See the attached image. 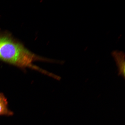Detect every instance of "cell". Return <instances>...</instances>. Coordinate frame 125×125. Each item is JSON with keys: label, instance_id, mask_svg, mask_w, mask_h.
I'll return each mask as SVG.
<instances>
[{"label": "cell", "instance_id": "obj_1", "mask_svg": "<svg viewBox=\"0 0 125 125\" xmlns=\"http://www.w3.org/2000/svg\"><path fill=\"white\" fill-rule=\"evenodd\" d=\"M0 60L21 68H29L40 72L42 71L32 63L42 59L32 53L11 37L1 33Z\"/></svg>", "mask_w": 125, "mask_h": 125}, {"label": "cell", "instance_id": "obj_3", "mask_svg": "<svg viewBox=\"0 0 125 125\" xmlns=\"http://www.w3.org/2000/svg\"><path fill=\"white\" fill-rule=\"evenodd\" d=\"M13 112L9 110L8 107L7 98L2 93H0V116H11Z\"/></svg>", "mask_w": 125, "mask_h": 125}, {"label": "cell", "instance_id": "obj_2", "mask_svg": "<svg viewBox=\"0 0 125 125\" xmlns=\"http://www.w3.org/2000/svg\"><path fill=\"white\" fill-rule=\"evenodd\" d=\"M112 56L115 58L119 68L121 74L125 76V61L124 53L121 51H114L112 52Z\"/></svg>", "mask_w": 125, "mask_h": 125}]
</instances>
